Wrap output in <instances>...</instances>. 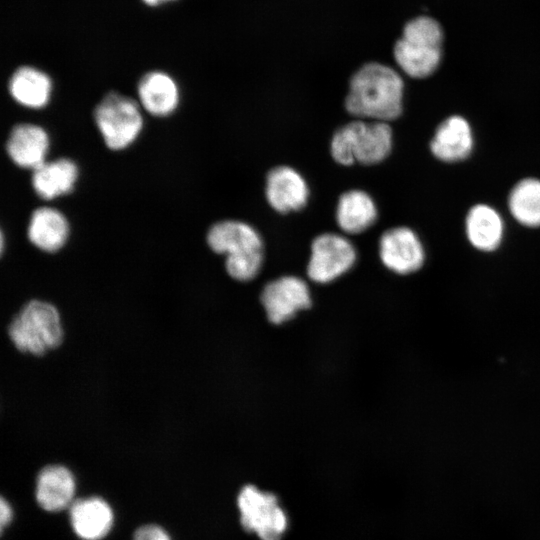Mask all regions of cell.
Wrapping results in <instances>:
<instances>
[{"mask_svg":"<svg viewBox=\"0 0 540 540\" xmlns=\"http://www.w3.org/2000/svg\"><path fill=\"white\" fill-rule=\"evenodd\" d=\"M403 91L404 82L396 70L369 62L352 75L345 108L356 119L389 123L402 112Z\"/></svg>","mask_w":540,"mask_h":540,"instance_id":"obj_1","label":"cell"},{"mask_svg":"<svg viewBox=\"0 0 540 540\" xmlns=\"http://www.w3.org/2000/svg\"><path fill=\"white\" fill-rule=\"evenodd\" d=\"M207 244L213 252L226 256L225 269L234 280L250 281L262 268V238L246 222L224 220L215 223L208 230Z\"/></svg>","mask_w":540,"mask_h":540,"instance_id":"obj_2","label":"cell"},{"mask_svg":"<svg viewBox=\"0 0 540 540\" xmlns=\"http://www.w3.org/2000/svg\"><path fill=\"white\" fill-rule=\"evenodd\" d=\"M443 40V29L436 19L418 16L405 24L393 47L394 59L408 76L428 77L441 62Z\"/></svg>","mask_w":540,"mask_h":540,"instance_id":"obj_3","label":"cell"},{"mask_svg":"<svg viewBox=\"0 0 540 540\" xmlns=\"http://www.w3.org/2000/svg\"><path fill=\"white\" fill-rule=\"evenodd\" d=\"M392 149V129L387 122L356 119L337 129L330 142L332 158L339 164L374 165Z\"/></svg>","mask_w":540,"mask_h":540,"instance_id":"obj_4","label":"cell"},{"mask_svg":"<svg viewBox=\"0 0 540 540\" xmlns=\"http://www.w3.org/2000/svg\"><path fill=\"white\" fill-rule=\"evenodd\" d=\"M8 336L18 351L41 356L63 343L60 313L48 301L30 300L12 318Z\"/></svg>","mask_w":540,"mask_h":540,"instance_id":"obj_5","label":"cell"},{"mask_svg":"<svg viewBox=\"0 0 540 540\" xmlns=\"http://www.w3.org/2000/svg\"><path fill=\"white\" fill-rule=\"evenodd\" d=\"M240 524L259 540H282L289 517L278 496L253 484L244 485L236 498Z\"/></svg>","mask_w":540,"mask_h":540,"instance_id":"obj_6","label":"cell"},{"mask_svg":"<svg viewBox=\"0 0 540 540\" xmlns=\"http://www.w3.org/2000/svg\"><path fill=\"white\" fill-rule=\"evenodd\" d=\"M94 119L105 144L112 150L129 146L143 127L137 102L115 92L108 93L96 106Z\"/></svg>","mask_w":540,"mask_h":540,"instance_id":"obj_7","label":"cell"},{"mask_svg":"<svg viewBox=\"0 0 540 540\" xmlns=\"http://www.w3.org/2000/svg\"><path fill=\"white\" fill-rule=\"evenodd\" d=\"M356 259V249L345 236L336 233L318 235L311 244L307 276L318 284L330 283L347 273Z\"/></svg>","mask_w":540,"mask_h":540,"instance_id":"obj_8","label":"cell"},{"mask_svg":"<svg viewBox=\"0 0 540 540\" xmlns=\"http://www.w3.org/2000/svg\"><path fill=\"white\" fill-rule=\"evenodd\" d=\"M307 283L292 275L282 276L267 283L260 296L267 319L272 324H282L299 311L311 306Z\"/></svg>","mask_w":540,"mask_h":540,"instance_id":"obj_9","label":"cell"},{"mask_svg":"<svg viewBox=\"0 0 540 540\" xmlns=\"http://www.w3.org/2000/svg\"><path fill=\"white\" fill-rule=\"evenodd\" d=\"M379 257L383 265L400 275L420 269L424 263V248L416 233L408 227L385 231L379 240Z\"/></svg>","mask_w":540,"mask_h":540,"instance_id":"obj_10","label":"cell"},{"mask_svg":"<svg viewBox=\"0 0 540 540\" xmlns=\"http://www.w3.org/2000/svg\"><path fill=\"white\" fill-rule=\"evenodd\" d=\"M265 196L275 211L283 214L296 212L307 204L309 187L304 177L294 168L276 166L267 173Z\"/></svg>","mask_w":540,"mask_h":540,"instance_id":"obj_11","label":"cell"},{"mask_svg":"<svg viewBox=\"0 0 540 540\" xmlns=\"http://www.w3.org/2000/svg\"><path fill=\"white\" fill-rule=\"evenodd\" d=\"M75 489V479L69 469L48 465L37 476L35 496L42 509L58 512L72 505Z\"/></svg>","mask_w":540,"mask_h":540,"instance_id":"obj_12","label":"cell"},{"mask_svg":"<svg viewBox=\"0 0 540 540\" xmlns=\"http://www.w3.org/2000/svg\"><path fill=\"white\" fill-rule=\"evenodd\" d=\"M48 147L49 137L42 127L22 123L11 130L6 150L16 165L34 170L45 162Z\"/></svg>","mask_w":540,"mask_h":540,"instance_id":"obj_13","label":"cell"},{"mask_svg":"<svg viewBox=\"0 0 540 540\" xmlns=\"http://www.w3.org/2000/svg\"><path fill=\"white\" fill-rule=\"evenodd\" d=\"M69 510L71 526L83 540H100L113 525V511L101 498L79 499L72 503Z\"/></svg>","mask_w":540,"mask_h":540,"instance_id":"obj_14","label":"cell"},{"mask_svg":"<svg viewBox=\"0 0 540 540\" xmlns=\"http://www.w3.org/2000/svg\"><path fill=\"white\" fill-rule=\"evenodd\" d=\"M473 137L468 122L460 116H451L435 131L430 149L435 157L444 162L465 159L471 153Z\"/></svg>","mask_w":540,"mask_h":540,"instance_id":"obj_15","label":"cell"},{"mask_svg":"<svg viewBox=\"0 0 540 540\" xmlns=\"http://www.w3.org/2000/svg\"><path fill=\"white\" fill-rule=\"evenodd\" d=\"M378 211L372 197L365 191L352 189L340 195L336 206V223L347 234H359L369 229Z\"/></svg>","mask_w":540,"mask_h":540,"instance_id":"obj_16","label":"cell"},{"mask_svg":"<svg viewBox=\"0 0 540 540\" xmlns=\"http://www.w3.org/2000/svg\"><path fill=\"white\" fill-rule=\"evenodd\" d=\"M27 235L35 247L53 253L66 243L69 224L60 211L51 207H40L31 215Z\"/></svg>","mask_w":540,"mask_h":540,"instance_id":"obj_17","label":"cell"},{"mask_svg":"<svg viewBox=\"0 0 540 540\" xmlns=\"http://www.w3.org/2000/svg\"><path fill=\"white\" fill-rule=\"evenodd\" d=\"M138 96L144 109L155 116L171 114L179 102L176 82L161 71H151L140 79Z\"/></svg>","mask_w":540,"mask_h":540,"instance_id":"obj_18","label":"cell"},{"mask_svg":"<svg viewBox=\"0 0 540 540\" xmlns=\"http://www.w3.org/2000/svg\"><path fill=\"white\" fill-rule=\"evenodd\" d=\"M78 177L76 164L67 158L44 162L33 170L32 185L37 195L51 200L72 191Z\"/></svg>","mask_w":540,"mask_h":540,"instance_id":"obj_19","label":"cell"},{"mask_svg":"<svg viewBox=\"0 0 540 540\" xmlns=\"http://www.w3.org/2000/svg\"><path fill=\"white\" fill-rule=\"evenodd\" d=\"M9 92L16 102L29 108H42L47 105L52 82L41 70L31 66L19 67L11 76Z\"/></svg>","mask_w":540,"mask_h":540,"instance_id":"obj_20","label":"cell"},{"mask_svg":"<svg viewBox=\"0 0 540 540\" xmlns=\"http://www.w3.org/2000/svg\"><path fill=\"white\" fill-rule=\"evenodd\" d=\"M466 233L474 247L482 251H492L501 242L503 223L493 208L478 204L468 212Z\"/></svg>","mask_w":540,"mask_h":540,"instance_id":"obj_21","label":"cell"},{"mask_svg":"<svg viewBox=\"0 0 540 540\" xmlns=\"http://www.w3.org/2000/svg\"><path fill=\"white\" fill-rule=\"evenodd\" d=\"M508 205L513 217L528 227L540 226V180L526 178L512 189Z\"/></svg>","mask_w":540,"mask_h":540,"instance_id":"obj_22","label":"cell"},{"mask_svg":"<svg viewBox=\"0 0 540 540\" xmlns=\"http://www.w3.org/2000/svg\"><path fill=\"white\" fill-rule=\"evenodd\" d=\"M133 540H171L168 533L157 525H145L138 528Z\"/></svg>","mask_w":540,"mask_h":540,"instance_id":"obj_23","label":"cell"},{"mask_svg":"<svg viewBox=\"0 0 540 540\" xmlns=\"http://www.w3.org/2000/svg\"><path fill=\"white\" fill-rule=\"evenodd\" d=\"M13 513L10 504L2 498L0 501V523L3 529L12 519Z\"/></svg>","mask_w":540,"mask_h":540,"instance_id":"obj_24","label":"cell"},{"mask_svg":"<svg viewBox=\"0 0 540 540\" xmlns=\"http://www.w3.org/2000/svg\"><path fill=\"white\" fill-rule=\"evenodd\" d=\"M142 1L149 6H158L163 3L173 1V0H142Z\"/></svg>","mask_w":540,"mask_h":540,"instance_id":"obj_25","label":"cell"},{"mask_svg":"<svg viewBox=\"0 0 540 540\" xmlns=\"http://www.w3.org/2000/svg\"><path fill=\"white\" fill-rule=\"evenodd\" d=\"M0 237H1V249H0V251H1V254H3V252H4V234L1 233Z\"/></svg>","mask_w":540,"mask_h":540,"instance_id":"obj_26","label":"cell"}]
</instances>
